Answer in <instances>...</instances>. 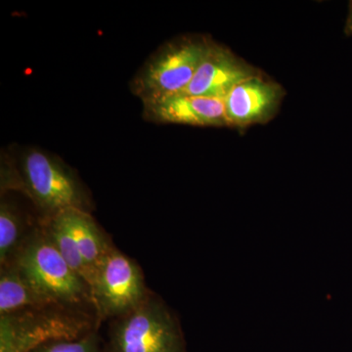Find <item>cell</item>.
I'll use <instances>...</instances> for the list:
<instances>
[{"instance_id": "cell-3", "label": "cell", "mask_w": 352, "mask_h": 352, "mask_svg": "<svg viewBox=\"0 0 352 352\" xmlns=\"http://www.w3.org/2000/svg\"><path fill=\"white\" fill-rule=\"evenodd\" d=\"M104 352H187L177 314L166 302L150 293L124 316L111 322Z\"/></svg>"}, {"instance_id": "cell-5", "label": "cell", "mask_w": 352, "mask_h": 352, "mask_svg": "<svg viewBox=\"0 0 352 352\" xmlns=\"http://www.w3.org/2000/svg\"><path fill=\"white\" fill-rule=\"evenodd\" d=\"M152 291L139 264L113 248L95 271L91 286L99 321L124 316L144 302Z\"/></svg>"}, {"instance_id": "cell-11", "label": "cell", "mask_w": 352, "mask_h": 352, "mask_svg": "<svg viewBox=\"0 0 352 352\" xmlns=\"http://www.w3.org/2000/svg\"><path fill=\"white\" fill-rule=\"evenodd\" d=\"M57 305L44 296L12 263L0 266V315Z\"/></svg>"}, {"instance_id": "cell-12", "label": "cell", "mask_w": 352, "mask_h": 352, "mask_svg": "<svg viewBox=\"0 0 352 352\" xmlns=\"http://www.w3.org/2000/svg\"><path fill=\"white\" fill-rule=\"evenodd\" d=\"M41 226L69 267L75 271L76 274L80 275L91 289L94 279V270L83 258L80 248L69 232L64 220L59 214H55L50 219L44 220Z\"/></svg>"}, {"instance_id": "cell-7", "label": "cell", "mask_w": 352, "mask_h": 352, "mask_svg": "<svg viewBox=\"0 0 352 352\" xmlns=\"http://www.w3.org/2000/svg\"><path fill=\"white\" fill-rule=\"evenodd\" d=\"M278 83L261 75L238 83L223 99L228 126L247 127L272 119L283 98Z\"/></svg>"}, {"instance_id": "cell-15", "label": "cell", "mask_w": 352, "mask_h": 352, "mask_svg": "<svg viewBox=\"0 0 352 352\" xmlns=\"http://www.w3.org/2000/svg\"><path fill=\"white\" fill-rule=\"evenodd\" d=\"M344 32H346V36H352V1L349 4V16H347Z\"/></svg>"}, {"instance_id": "cell-10", "label": "cell", "mask_w": 352, "mask_h": 352, "mask_svg": "<svg viewBox=\"0 0 352 352\" xmlns=\"http://www.w3.org/2000/svg\"><path fill=\"white\" fill-rule=\"evenodd\" d=\"M57 214L64 220L95 275L97 267L115 248L112 240L102 230L90 212L72 208Z\"/></svg>"}, {"instance_id": "cell-14", "label": "cell", "mask_w": 352, "mask_h": 352, "mask_svg": "<svg viewBox=\"0 0 352 352\" xmlns=\"http://www.w3.org/2000/svg\"><path fill=\"white\" fill-rule=\"evenodd\" d=\"M30 352H104V346L94 330L78 339L51 340Z\"/></svg>"}, {"instance_id": "cell-8", "label": "cell", "mask_w": 352, "mask_h": 352, "mask_svg": "<svg viewBox=\"0 0 352 352\" xmlns=\"http://www.w3.org/2000/svg\"><path fill=\"white\" fill-rule=\"evenodd\" d=\"M256 75V69L232 51L210 43L193 80L182 94L224 99L238 83Z\"/></svg>"}, {"instance_id": "cell-9", "label": "cell", "mask_w": 352, "mask_h": 352, "mask_svg": "<svg viewBox=\"0 0 352 352\" xmlns=\"http://www.w3.org/2000/svg\"><path fill=\"white\" fill-rule=\"evenodd\" d=\"M146 113L156 122L196 126H228L223 99L178 94L144 101Z\"/></svg>"}, {"instance_id": "cell-13", "label": "cell", "mask_w": 352, "mask_h": 352, "mask_svg": "<svg viewBox=\"0 0 352 352\" xmlns=\"http://www.w3.org/2000/svg\"><path fill=\"white\" fill-rule=\"evenodd\" d=\"M31 229L25 228L20 210L6 198L0 201V266L10 263L25 236Z\"/></svg>"}, {"instance_id": "cell-4", "label": "cell", "mask_w": 352, "mask_h": 352, "mask_svg": "<svg viewBox=\"0 0 352 352\" xmlns=\"http://www.w3.org/2000/svg\"><path fill=\"white\" fill-rule=\"evenodd\" d=\"M20 168L8 188L24 192L45 214V219L72 208L90 212L89 198L82 183L58 160L38 150H29Z\"/></svg>"}, {"instance_id": "cell-6", "label": "cell", "mask_w": 352, "mask_h": 352, "mask_svg": "<svg viewBox=\"0 0 352 352\" xmlns=\"http://www.w3.org/2000/svg\"><path fill=\"white\" fill-rule=\"evenodd\" d=\"M203 38H185L157 53L139 76L138 94L143 100H157L182 94L193 80L210 47Z\"/></svg>"}, {"instance_id": "cell-1", "label": "cell", "mask_w": 352, "mask_h": 352, "mask_svg": "<svg viewBox=\"0 0 352 352\" xmlns=\"http://www.w3.org/2000/svg\"><path fill=\"white\" fill-rule=\"evenodd\" d=\"M10 263L57 305L95 311L89 285L69 267L41 224L31 228Z\"/></svg>"}, {"instance_id": "cell-2", "label": "cell", "mask_w": 352, "mask_h": 352, "mask_svg": "<svg viewBox=\"0 0 352 352\" xmlns=\"http://www.w3.org/2000/svg\"><path fill=\"white\" fill-rule=\"evenodd\" d=\"M89 310L51 305L0 315V352H30L55 340L78 339L98 330Z\"/></svg>"}]
</instances>
